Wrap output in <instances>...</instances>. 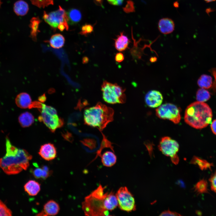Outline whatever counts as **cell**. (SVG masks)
Returning a JSON list of instances; mask_svg holds the SVG:
<instances>
[{"label":"cell","instance_id":"cell-31","mask_svg":"<svg viewBox=\"0 0 216 216\" xmlns=\"http://www.w3.org/2000/svg\"><path fill=\"white\" fill-rule=\"evenodd\" d=\"M12 214V212L10 209L0 200V216H10Z\"/></svg>","mask_w":216,"mask_h":216},{"label":"cell","instance_id":"cell-44","mask_svg":"<svg viewBox=\"0 0 216 216\" xmlns=\"http://www.w3.org/2000/svg\"><path fill=\"white\" fill-rule=\"evenodd\" d=\"M2 4V2H1V0H0V6Z\"/></svg>","mask_w":216,"mask_h":216},{"label":"cell","instance_id":"cell-39","mask_svg":"<svg viewBox=\"0 0 216 216\" xmlns=\"http://www.w3.org/2000/svg\"><path fill=\"white\" fill-rule=\"evenodd\" d=\"M211 128L212 132L216 135V119L214 120L212 122Z\"/></svg>","mask_w":216,"mask_h":216},{"label":"cell","instance_id":"cell-38","mask_svg":"<svg viewBox=\"0 0 216 216\" xmlns=\"http://www.w3.org/2000/svg\"><path fill=\"white\" fill-rule=\"evenodd\" d=\"M212 70V72L213 73V76H214L215 79L212 88L213 92H216V70L214 69Z\"/></svg>","mask_w":216,"mask_h":216},{"label":"cell","instance_id":"cell-7","mask_svg":"<svg viewBox=\"0 0 216 216\" xmlns=\"http://www.w3.org/2000/svg\"><path fill=\"white\" fill-rule=\"evenodd\" d=\"M43 18L45 22L55 30L57 28L61 31L64 29L66 30L68 29L66 12L60 6L56 10L48 13L44 11Z\"/></svg>","mask_w":216,"mask_h":216},{"label":"cell","instance_id":"cell-10","mask_svg":"<svg viewBox=\"0 0 216 216\" xmlns=\"http://www.w3.org/2000/svg\"><path fill=\"white\" fill-rule=\"evenodd\" d=\"M180 110L174 104L166 103L160 105L156 110V116L162 119H168L175 124L181 119Z\"/></svg>","mask_w":216,"mask_h":216},{"label":"cell","instance_id":"cell-41","mask_svg":"<svg viewBox=\"0 0 216 216\" xmlns=\"http://www.w3.org/2000/svg\"><path fill=\"white\" fill-rule=\"evenodd\" d=\"M94 1L96 4L100 6L102 5L103 0H94Z\"/></svg>","mask_w":216,"mask_h":216},{"label":"cell","instance_id":"cell-36","mask_svg":"<svg viewBox=\"0 0 216 216\" xmlns=\"http://www.w3.org/2000/svg\"><path fill=\"white\" fill-rule=\"evenodd\" d=\"M124 59V57L123 54L121 53H117L115 56V59L116 62H122Z\"/></svg>","mask_w":216,"mask_h":216},{"label":"cell","instance_id":"cell-18","mask_svg":"<svg viewBox=\"0 0 216 216\" xmlns=\"http://www.w3.org/2000/svg\"><path fill=\"white\" fill-rule=\"evenodd\" d=\"M100 157L103 165L107 167L113 166L117 161V157L113 152L106 151L101 155Z\"/></svg>","mask_w":216,"mask_h":216},{"label":"cell","instance_id":"cell-8","mask_svg":"<svg viewBox=\"0 0 216 216\" xmlns=\"http://www.w3.org/2000/svg\"><path fill=\"white\" fill-rule=\"evenodd\" d=\"M116 195L118 201V206L121 210L129 212L136 210L134 198L127 187L120 188Z\"/></svg>","mask_w":216,"mask_h":216},{"label":"cell","instance_id":"cell-26","mask_svg":"<svg viewBox=\"0 0 216 216\" xmlns=\"http://www.w3.org/2000/svg\"><path fill=\"white\" fill-rule=\"evenodd\" d=\"M192 164L197 165L202 170L211 169L213 166L212 164L199 157L194 156L190 161Z\"/></svg>","mask_w":216,"mask_h":216},{"label":"cell","instance_id":"cell-29","mask_svg":"<svg viewBox=\"0 0 216 216\" xmlns=\"http://www.w3.org/2000/svg\"><path fill=\"white\" fill-rule=\"evenodd\" d=\"M103 136V139L102 143L101 144V146L100 149L97 152V153L96 157L94 159H95L96 158H97L98 156L100 157L101 156V152L102 149H104L105 148H110L114 152L113 147L112 146V143L111 142L109 141L106 138L105 136L102 134Z\"/></svg>","mask_w":216,"mask_h":216},{"label":"cell","instance_id":"cell-30","mask_svg":"<svg viewBox=\"0 0 216 216\" xmlns=\"http://www.w3.org/2000/svg\"><path fill=\"white\" fill-rule=\"evenodd\" d=\"M32 4L39 8H44L53 5V0H30Z\"/></svg>","mask_w":216,"mask_h":216},{"label":"cell","instance_id":"cell-19","mask_svg":"<svg viewBox=\"0 0 216 216\" xmlns=\"http://www.w3.org/2000/svg\"><path fill=\"white\" fill-rule=\"evenodd\" d=\"M14 10L18 16L26 15L29 10V7L26 2L22 0H18L15 2L14 5Z\"/></svg>","mask_w":216,"mask_h":216},{"label":"cell","instance_id":"cell-21","mask_svg":"<svg viewBox=\"0 0 216 216\" xmlns=\"http://www.w3.org/2000/svg\"><path fill=\"white\" fill-rule=\"evenodd\" d=\"M19 122L23 127H28L33 123L34 118L30 113L26 112L21 114L18 118Z\"/></svg>","mask_w":216,"mask_h":216},{"label":"cell","instance_id":"cell-15","mask_svg":"<svg viewBox=\"0 0 216 216\" xmlns=\"http://www.w3.org/2000/svg\"><path fill=\"white\" fill-rule=\"evenodd\" d=\"M130 41L128 37L125 35L123 32L120 33L115 39L114 46L115 48L118 51L122 52L128 48Z\"/></svg>","mask_w":216,"mask_h":216},{"label":"cell","instance_id":"cell-11","mask_svg":"<svg viewBox=\"0 0 216 216\" xmlns=\"http://www.w3.org/2000/svg\"><path fill=\"white\" fill-rule=\"evenodd\" d=\"M145 99L146 103L148 106L151 108H155L161 105L163 97L162 94L159 91L152 90L147 93Z\"/></svg>","mask_w":216,"mask_h":216},{"label":"cell","instance_id":"cell-4","mask_svg":"<svg viewBox=\"0 0 216 216\" xmlns=\"http://www.w3.org/2000/svg\"><path fill=\"white\" fill-rule=\"evenodd\" d=\"M113 109L100 102L86 108L84 112V121L86 125L96 128L100 131L113 120Z\"/></svg>","mask_w":216,"mask_h":216},{"label":"cell","instance_id":"cell-22","mask_svg":"<svg viewBox=\"0 0 216 216\" xmlns=\"http://www.w3.org/2000/svg\"><path fill=\"white\" fill-rule=\"evenodd\" d=\"M41 21L38 17H33L30 21L29 27L31 29L30 36L34 41H37V36L40 32L39 30V25Z\"/></svg>","mask_w":216,"mask_h":216},{"label":"cell","instance_id":"cell-40","mask_svg":"<svg viewBox=\"0 0 216 216\" xmlns=\"http://www.w3.org/2000/svg\"><path fill=\"white\" fill-rule=\"evenodd\" d=\"M46 99V97L45 94L40 96L38 98V100L41 102H44Z\"/></svg>","mask_w":216,"mask_h":216},{"label":"cell","instance_id":"cell-24","mask_svg":"<svg viewBox=\"0 0 216 216\" xmlns=\"http://www.w3.org/2000/svg\"><path fill=\"white\" fill-rule=\"evenodd\" d=\"M197 83L201 88L206 89L211 88L213 84L212 77L208 75H202L198 80Z\"/></svg>","mask_w":216,"mask_h":216},{"label":"cell","instance_id":"cell-28","mask_svg":"<svg viewBox=\"0 0 216 216\" xmlns=\"http://www.w3.org/2000/svg\"><path fill=\"white\" fill-rule=\"evenodd\" d=\"M194 190L198 194L208 193V184L206 180L204 179L200 180L195 185Z\"/></svg>","mask_w":216,"mask_h":216},{"label":"cell","instance_id":"cell-34","mask_svg":"<svg viewBox=\"0 0 216 216\" xmlns=\"http://www.w3.org/2000/svg\"><path fill=\"white\" fill-rule=\"evenodd\" d=\"M134 9L133 3L131 1H129L128 2L124 10L125 12L129 13L134 11Z\"/></svg>","mask_w":216,"mask_h":216},{"label":"cell","instance_id":"cell-14","mask_svg":"<svg viewBox=\"0 0 216 216\" xmlns=\"http://www.w3.org/2000/svg\"><path fill=\"white\" fill-rule=\"evenodd\" d=\"M175 25L174 21L169 18H164L159 21L158 28L162 34H167L172 33L174 30Z\"/></svg>","mask_w":216,"mask_h":216},{"label":"cell","instance_id":"cell-12","mask_svg":"<svg viewBox=\"0 0 216 216\" xmlns=\"http://www.w3.org/2000/svg\"><path fill=\"white\" fill-rule=\"evenodd\" d=\"M38 154L44 160L50 161L53 160L56 157L57 151L53 144L48 143L41 146Z\"/></svg>","mask_w":216,"mask_h":216},{"label":"cell","instance_id":"cell-42","mask_svg":"<svg viewBox=\"0 0 216 216\" xmlns=\"http://www.w3.org/2000/svg\"><path fill=\"white\" fill-rule=\"evenodd\" d=\"M88 58L86 57H84L82 59V62L83 64H86L88 62Z\"/></svg>","mask_w":216,"mask_h":216},{"label":"cell","instance_id":"cell-13","mask_svg":"<svg viewBox=\"0 0 216 216\" xmlns=\"http://www.w3.org/2000/svg\"><path fill=\"white\" fill-rule=\"evenodd\" d=\"M60 207L56 201L50 200L44 205L43 210L36 215L38 216H54L59 211Z\"/></svg>","mask_w":216,"mask_h":216},{"label":"cell","instance_id":"cell-16","mask_svg":"<svg viewBox=\"0 0 216 216\" xmlns=\"http://www.w3.org/2000/svg\"><path fill=\"white\" fill-rule=\"evenodd\" d=\"M15 102L19 107L23 109L31 108L32 103L30 96L25 92L19 94L16 98Z\"/></svg>","mask_w":216,"mask_h":216},{"label":"cell","instance_id":"cell-20","mask_svg":"<svg viewBox=\"0 0 216 216\" xmlns=\"http://www.w3.org/2000/svg\"><path fill=\"white\" fill-rule=\"evenodd\" d=\"M68 18V23L74 25L79 22L81 19L82 14L78 10L72 8L66 12Z\"/></svg>","mask_w":216,"mask_h":216},{"label":"cell","instance_id":"cell-23","mask_svg":"<svg viewBox=\"0 0 216 216\" xmlns=\"http://www.w3.org/2000/svg\"><path fill=\"white\" fill-rule=\"evenodd\" d=\"M65 39L64 36L60 34L52 35L49 41L51 46L54 48L59 49L64 45Z\"/></svg>","mask_w":216,"mask_h":216},{"label":"cell","instance_id":"cell-17","mask_svg":"<svg viewBox=\"0 0 216 216\" xmlns=\"http://www.w3.org/2000/svg\"><path fill=\"white\" fill-rule=\"evenodd\" d=\"M25 191L30 196L36 195L40 190V184L34 180H30L24 186Z\"/></svg>","mask_w":216,"mask_h":216},{"label":"cell","instance_id":"cell-9","mask_svg":"<svg viewBox=\"0 0 216 216\" xmlns=\"http://www.w3.org/2000/svg\"><path fill=\"white\" fill-rule=\"evenodd\" d=\"M160 151L164 155L170 157L172 162L177 164L179 161L177 154L179 148L178 142L168 136L161 138L158 145Z\"/></svg>","mask_w":216,"mask_h":216},{"label":"cell","instance_id":"cell-25","mask_svg":"<svg viewBox=\"0 0 216 216\" xmlns=\"http://www.w3.org/2000/svg\"><path fill=\"white\" fill-rule=\"evenodd\" d=\"M32 173L35 178L44 180L49 177L50 172L47 166H44L42 168H36L33 170Z\"/></svg>","mask_w":216,"mask_h":216},{"label":"cell","instance_id":"cell-43","mask_svg":"<svg viewBox=\"0 0 216 216\" xmlns=\"http://www.w3.org/2000/svg\"><path fill=\"white\" fill-rule=\"evenodd\" d=\"M204 0L207 2H209L214 1L215 0Z\"/></svg>","mask_w":216,"mask_h":216},{"label":"cell","instance_id":"cell-2","mask_svg":"<svg viewBox=\"0 0 216 216\" xmlns=\"http://www.w3.org/2000/svg\"><path fill=\"white\" fill-rule=\"evenodd\" d=\"M6 153L0 159V167L8 175L17 174L26 170L29 165L32 156L24 149L18 148L6 139Z\"/></svg>","mask_w":216,"mask_h":216},{"label":"cell","instance_id":"cell-33","mask_svg":"<svg viewBox=\"0 0 216 216\" xmlns=\"http://www.w3.org/2000/svg\"><path fill=\"white\" fill-rule=\"evenodd\" d=\"M209 181L211 189L216 193V171L211 175Z\"/></svg>","mask_w":216,"mask_h":216},{"label":"cell","instance_id":"cell-1","mask_svg":"<svg viewBox=\"0 0 216 216\" xmlns=\"http://www.w3.org/2000/svg\"><path fill=\"white\" fill-rule=\"evenodd\" d=\"M106 187L101 184L84 198L82 209L87 216H110V211L118 206L116 194L112 191L105 192Z\"/></svg>","mask_w":216,"mask_h":216},{"label":"cell","instance_id":"cell-5","mask_svg":"<svg viewBox=\"0 0 216 216\" xmlns=\"http://www.w3.org/2000/svg\"><path fill=\"white\" fill-rule=\"evenodd\" d=\"M103 98L106 102L111 104H123L126 101L125 89L116 83L104 81L101 85Z\"/></svg>","mask_w":216,"mask_h":216},{"label":"cell","instance_id":"cell-27","mask_svg":"<svg viewBox=\"0 0 216 216\" xmlns=\"http://www.w3.org/2000/svg\"><path fill=\"white\" fill-rule=\"evenodd\" d=\"M210 98V93L206 89L201 88L196 92V99L198 101L204 102L208 100Z\"/></svg>","mask_w":216,"mask_h":216},{"label":"cell","instance_id":"cell-35","mask_svg":"<svg viewBox=\"0 0 216 216\" xmlns=\"http://www.w3.org/2000/svg\"><path fill=\"white\" fill-rule=\"evenodd\" d=\"M160 216H181V215L179 213L176 212L171 211L169 210L164 211L162 212Z\"/></svg>","mask_w":216,"mask_h":216},{"label":"cell","instance_id":"cell-3","mask_svg":"<svg viewBox=\"0 0 216 216\" xmlns=\"http://www.w3.org/2000/svg\"><path fill=\"white\" fill-rule=\"evenodd\" d=\"M212 110L207 104L198 101L190 104L185 112L184 120L191 127L196 129L206 127L211 122Z\"/></svg>","mask_w":216,"mask_h":216},{"label":"cell","instance_id":"cell-32","mask_svg":"<svg viewBox=\"0 0 216 216\" xmlns=\"http://www.w3.org/2000/svg\"><path fill=\"white\" fill-rule=\"evenodd\" d=\"M93 26L90 24H85L82 26L80 34L85 36L91 34L93 31Z\"/></svg>","mask_w":216,"mask_h":216},{"label":"cell","instance_id":"cell-6","mask_svg":"<svg viewBox=\"0 0 216 216\" xmlns=\"http://www.w3.org/2000/svg\"><path fill=\"white\" fill-rule=\"evenodd\" d=\"M41 115L38 118L52 132L64 124L63 120L58 116L56 110L53 107L42 104Z\"/></svg>","mask_w":216,"mask_h":216},{"label":"cell","instance_id":"cell-37","mask_svg":"<svg viewBox=\"0 0 216 216\" xmlns=\"http://www.w3.org/2000/svg\"><path fill=\"white\" fill-rule=\"evenodd\" d=\"M124 0H107L110 4L114 5H121Z\"/></svg>","mask_w":216,"mask_h":216}]
</instances>
